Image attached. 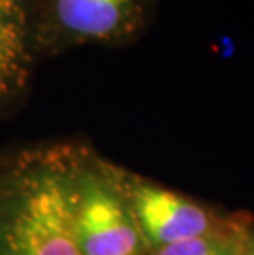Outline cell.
I'll return each instance as SVG.
<instances>
[{"mask_svg":"<svg viewBox=\"0 0 254 255\" xmlns=\"http://www.w3.org/2000/svg\"><path fill=\"white\" fill-rule=\"evenodd\" d=\"M76 181L78 170L58 158L21 163L0 189V255H83Z\"/></svg>","mask_w":254,"mask_h":255,"instance_id":"1","label":"cell"},{"mask_svg":"<svg viewBox=\"0 0 254 255\" xmlns=\"http://www.w3.org/2000/svg\"><path fill=\"white\" fill-rule=\"evenodd\" d=\"M159 0H35L38 55L84 45L121 46L147 30Z\"/></svg>","mask_w":254,"mask_h":255,"instance_id":"2","label":"cell"},{"mask_svg":"<svg viewBox=\"0 0 254 255\" xmlns=\"http://www.w3.org/2000/svg\"><path fill=\"white\" fill-rule=\"evenodd\" d=\"M74 222L83 255H140L145 246L121 193L89 171H78Z\"/></svg>","mask_w":254,"mask_h":255,"instance_id":"3","label":"cell"},{"mask_svg":"<svg viewBox=\"0 0 254 255\" xmlns=\"http://www.w3.org/2000/svg\"><path fill=\"white\" fill-rule=\"evenodd\" d=\"M144 242L152 249L198 237L230 234L207 208L170 189L140 183L127 198Z\"/></svg>","mask_w":254,"mask_h":255,"instance_id":"4","label":"cell"},{"mask_svg":"<svg viewBox=\"0 0 254 255\" xmlns=\"http://www.w3.org/2000/svg\"><path fill=\"white\" fill-rule=\"evenodd\" d=\"M35 56V0H0V114L25 89Z\"/></svg>","mask_w":254,"mask_h":255,"instance_id":"5","label":"cell"},{"mask_svg":"<svg viewBox=\"0 0 254 255\" xmlns=\"http://www.w3.org/2000/svg\"><path fill=\"white\" fill-rule=\"evenodd\" d=\"M243 244L230 232L154 249V255H243Z\"/></svg>","mask_w":254,"mask_h":255,"instance_id":"6","label":"cell"},{"mask_svg":"<svg viewBox=\"0 0 254 255\" xmlns=\"http://www.w3.org/2000/svg\"><path fill=\"white\" fill-rule=\"evenodd\" d=\"M243 255H254V236L245 239V244H243Z\"/></svg>","mask_w":254,"mask_h":255,"instance_id":"7","label":"cell"}]
</instances>
